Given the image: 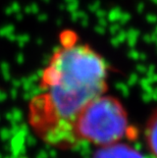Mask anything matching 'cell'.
<instances>
[{
	"mask_svg": "<svg viewBox=\"0 0 157 158\" xmlns=\"http://www.w3.org/2000/svg\"><path fill=\"white\" fill-rule=\"evenodd\" d=\"M62 38L40 79L39 93L28 105V120L36 136L61 150L79 146L76 122L88 104L106 93L108 68L92 47Z\"/></svg>",
	"mask_w": 157,
	"mask_h": 158,
	"instance_id": "6da1fadb",
	"label": "cell"
},
{
	"mask_svg": "<svg viewBox=\"0 0 157 158\" xmlns=\"http://www.w3.org/2000/svg\"><path fill=\"white\" fill-rule=\"evenodd\" d=\"M128 112L118 98L106 94L92 100L79 115L75 134L79 145L97 147L122 142L131 132Z\"/></svg>",
	"mask_w": 157,
	"mask_h": 158,
	"instance_id": "7a4b0ae2",
	"label": "cell"
},
{
	"mask_svg": "<svg viewBox=\"0 0 157 158\" xmlns=\"http://www.w3.org/2000/svg\"><path fill=\"white\" fill-rule=\"evenodd\" d=\"M93 158H144V156L129 144L118 142L98 147Z\"/></svg>",
	"mask_w": 157,
	"mask_h": 158,
	"instance_id": "3957f363",
	"label": "cell"
},
{
	"mask_svg": "<svg viewBox=\"0 0 157 158\" xmlns=\"http://www.w3.org/2000/svg\"><path fill=\"white\" fill-rule=\"evenodd\" d=\"M144 138L150 154L157 158V108L151 113L146 123Z\"/></svg>",
	"mask_w": 157,
	"mask_h": 158,
	"instance_id": "277c9868",
	"label": "cell"
}]
</instances>
